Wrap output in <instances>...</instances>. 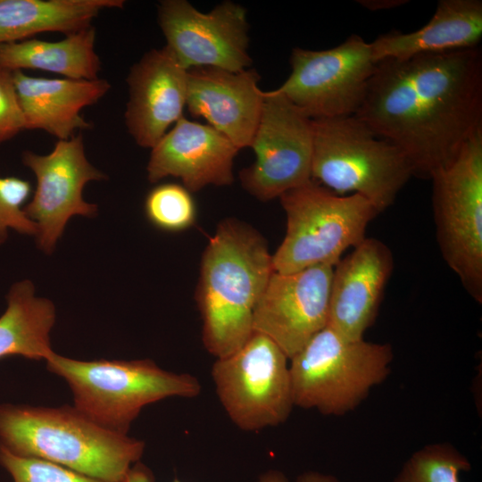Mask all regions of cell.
Instances as JSON below:
<instances>
[{"label":"cell","mask_w":482,"mask_h":482,"mask_svg":"<svg viewBox=\"0 0 482 482\" xmlns=\"http://www.w3.org/2000/svg\"><path fill=\"white\" fill-rule=\"evenodd\" d=\"M296 482H341L337 478L319 471H306L300 475Z\"/></svg>","instance_id":"cell-30"},{"label":"cell","mask_w":482,"mask_h":482,"mask_svg":"<svg viewBox=\"0 0 482 482\" xmlns=\"http://www.w3.org/2000/svg\"><path fill=\"white\" fill-rule=\"evenodd\" d=\"M0 445L101 480L121 482L145 443L107 429L74 407L0 404Z\"/></svg>","instance_id":"cell-3"},{"label":"cell","mask_w":482,"mask_h":482,"mask_svg":"<svg viewBox=\"0 0 482 482\" xmlns=\"http://www.w3.org/2000/svg\"><path fill=\"white\" fill-rule=\"evenodd\" d=\"M158 23L166 47L186 70L213 67L237 72L248 69L246 10L224 1L204 13L186 0H162Z\"/></svg>","instance_id":"cell-12"},{"label":"cell","mask_w":482,"mask_h":482,"mask_svg":"<svg viewBox=\"0 0 482 482\" xmlns=\"http://www.w3.org/2000/svg\"><path fill=\"white\" fill-rule=\"evenodd\" d=\"M253 69L233 72L213 67L187 71V107L194 117L227 137L239 150L250 147L264 101Z\"/></svg>","instance_id":"cell-18"},{"label":"cell","mask_w":482,"mask_h":482,"mask_svg":"<svg viewBox=\"0 0 482 482\" xmlns=\"http://www.w3.org/2000/svg\"><path fill=\"white\" fill-rule=\"evenodd\" d=\"M0 466L13 482H103L43 459L13 454L2 445Z\"/></svg>","instance_id":"cell-26"},{"label":"cell","mask_w":482,"mask_h":482,"mask_svg":"<svg viewBox=\"0 0 482 482\" xmlns=\"http://www.w3.org/2000/svg\"><path fill=\"white\" fill-rule=\"evenodd\" d=\"M355 116L431 179L482 129L480 49L378 62Z\"/></svg>","instance_id":"cell-1"},{"label":"cell","mask_w":482,"mask_h":482,"mask_svg":"<svg viewBox=\"0 0 482 482\" xmlns=\"http://www.w3.org/2000/svg\"><path fill=\"white\" fill-rule=\"evenodd\" d=\"M13 83L26 129H42L58 138L72 137L89 129L83 108L96 104L111 88L106 79H46L12 71Z\"/></svg>","instance_id":"cell-19"},{"label":"cell","mask_w":482,"mask_h":482,"mask_svg":"<svg viewBox=\"0 0 482 482\" xmlns=\"http://www.w3.org/2000/svg\"><path fill=\"white\" fill-rule=\"evenodd\" d=\"M275 272L263 237L235 219L222 220L201 260L195 300L205 349L221 358L253 333V313Z\"/></svg>","instance_id":"cell-2"},{"label":"cell","mask_w":482,"mask_h":482,"mask_svg":"<svg viewBox=\"0 0 482 482\" xmlns=\"http://www.w3.org/2000/svg\"><path fill=\"white\" fill-rule=\"evenodd\" d=\"M121 482H153L149 472L142 466L131 468ZM172 482H180L174 479ZM260 482H289L286 476L278 470H270L262 475Z\"/></svg>","instance_id":"cell-29"},{"label":"cell","mask_w":482,"mask_h":482,"mask_svg":"<svg viewBox=\"0 0 482 482\" xmlns=\"http://www.w3.org/2000/svg\"><path fill=\"white\" fill-rule=\"evenodd\" d=\"M288 360L257 332L234 353L216 359L212 367L216 394L238 428L259 431L287 420L295 406Z\"/></svg>","instance_id":"cell-9"},{"label":"cell","mask_w":482,"mask_h":482,"mask_svg":"<svg viewBox=\"0 0 482 482\" xmlns=\"http://www.w3.org/2000/svg\"><path fill=\"white\" fill-rule=\"evenodd\" d=\"M24 129L26 122L18 101L12 71L0 67V144Z\"/></svg>","instance_id":"cell-28"},{"label":"cell","mask_w":482,"mask_h":482,"mask_svg":"<svg viewBox=\"0 0 482 482\" xmlns=\"http://www.w3.org/2000/svg\"><path fill=\"white\" fill-rule=\"evenodd\" d=\"M45 361L49 371L68 383L75 409L122 434L147 404L174 396L194 398L201 393L196 377L165 370L149 359L87 362L53 352Z\"/></svg>","instance_id":"cell-4"},{"label":"cell","mask_w":482,"mask_h":482,"mask_svg":"<svg viewBox=\"0 0 482 482\" xmlns=\"http://www.w3.org/2000/svg\"><path fill=\"white\" fill-rule=\"evenodd\" d=\"M471 468L468 458L449 443L428 445L403 463L393 482H461Z\"/></svg>","instance_id":"cell-24"},{"label":"cell","mask_w":482,"mask_h":482,"mask_svg":"<svg viewBox=\"0 0 482 482\" xmlns=\"http://www.w3.org/2000/svg\"><path fill=\"white\" fill-rule=\"evenodd\" d=\"M290 64L275 90L311 120L355 115L377 66L370 43L355 34L327 50L295 47Z\"/></svg>","instance_id":"cell-10"},{"label":"cell","mask_w":482,"mask_h":482,"mask_svg":"<svg viewBox=\"0 0 482 482\" xmlns=\"http://www.w3.org/2000/svg\"><path fill=\"white\" fill-rule=\"evenodd\" d=\"M393 270V253L379 239L365 237L353 247L333 268L327 326L347 339H363Z\"/></svg>","instance_id":"cell-15"},{"label":"cell","mask_w":482,"mask_h":482,"mask_svg":"<svg viewBox=\"0 0 482 482\" xmlns=\"http://www.w3.org/2000/svg\"><path fill=\"white\" fill-rule=\"evenodd\" d=\"M312 127V179L337 195H359L380 213L413 176L403 153L355 115L314 119Z\"/></svg>","instance_id":"cell-5"},{"label":"cell","mask_w":482,"mask_h":482,"mask_svg":"<svg viewBox=\"0 0 482 482\" xmlns=\"http://www.w3.org/2000/svg\"><path fill=\"white\" fill-rule=\"evenodd\" d=\"M22 162L37 179L32 200L23 211L37 224V246L50 254L72 216L96 215L97 206L84 200L83 189L87 182L106 176L87 159L81 134L58 140L46 155L25 151Z\"/></svg>","instance_id":"cell-13"},{"label":"cell","mask_w":482,"mask_h":482,"mask_svg":"<svg viewBox=\"0 0 482 482\" xmlns=\"http://www.w3.org/2000/svg\"><path fill=\"white\" fill-rule=\"evenodd\" d=\"M436 241L466 292L482 303V129L431 177Z\"/></svg>","instance_id":"cell-8"},{"label":"cell","mask_w":482,"mask_h":482,"mask_svg":"<svg viewBox=\"0 0 482 482\" xmlns=\"http://www.w3.org/2000/svg\"><path fill=\"white\" fill-rule=\"evenodd\" d=\"M96 29L89 26L50 42L26 39L0 46V67L40 70L71 79H98L101 61L95 50Z\"/></svg>","instance_id":"cell-22"},{"label":"cell","mask_w":482,"mask_h":482,"mask_svg":"<svg viewBox=\"0 0 482 482\" xmlns=\"http://www.w3.org/2000/svg\"><path fill=\"white\" fill-rule=\"evenodd\" d=\"M482 37L480 0H441L430 21L408 33L389 32L370 43L376 63L478 46Z\"/></svg>","instance_id":"cell-20"},{"label":"cell","mask_w":482,"mask_h":482,"mask_svg":"<svg viewBox=\"0 0 482 482\" xmlns=\"http://www.w3.org/2000/svg\"><path fill=\"white\" fill-rule=\"evenodd\" d=\"M279 198L287 215L285 237L272 254L279 273L334 267L366 237L368 225L379 213L364 197L337 195L312 179Z\"/></svg>","instance_id":"cell-7"},{"label":"cell","mask_w":482,"mask_h":482,"mask_svg":"<svg viewBox=\"0 0 482 482\" xmlns=\"http://www.w3.org/2000/svg\"><path fill=\"white\" fill-rule=\"evenodd\" d=\"M393 357L389 344L350 340L327 326L289 359L294 405L344 415L387 378Z\"/></svg>","instance_id":"cell-6"},{"label":"cell","mask_w":482,"mask_h":482,"mask_svg":"<svg viewBox=\"0 0 482 482\" xmlns=\"http://www.w3.org/2000/svg\"><path fill=\"white\" fill-rule=\"evenodd\" d=\"M151 149L146 167L151 183L171 176L195 192L233 182L232 168L239 149L210 125L182 117Z\"/></svg>","instance_id":"cell-17"},{"label":"cell","mask_w":482,"mask_h":482,"mask_svg":"<svg viewBox=\"0 0 482 482\" xmlns=\"http://www.w3.org/2000/svg\"><path fill=\"white\" fill-rule=\"evenodd\" d=\"M333 266L274 272L253 313V332L292 358L328 325Z\"/></svg>","instance_id":"cell-14"},{"label":"cell","mask_w":482,"mask_h":482,"mask_svg":"<svg viewBox=\"0 0 482 482\" xmlns=\"http://www.w3.org/2000/svg\"><path fill=\"white\" fill-rule=\"evenodd\" d=\"M145 212L155 228L179 232L193 226L196 210L190 191L184 186L166 183L156 186L147 194Z\"/></svg>","instance_id":"cell-25"},{"label":"cell","mask_w":482,"mask_h":482,"mask_svg":"<svg viewBox=\"0 0 482 482\" xmlns=\"http://www.w3.org/2000/svg\"><path fill=\"white\" fill-rule=\"evenodd\" d=\"M124 4L123 0H0V46L44 32L68 35L91 26L103 10Z\"/></svg>","instance_id":"cell-21"},{"label":"cell","mask_w":482,"mask_h":482,"mask_svg":"<svg viewBox=\"0 0 482 482\" xmlns=\"http://www.w3.org/2000/svg\"><path fill=\"white\" fill-rule=\"evenodd\" d=\"M187 71L166 46L145 53L130 68L125 123L139 146L153 148L183 117Z\"/></svg>","instance_id":"cell-16"},{"label":"cell","mask_w":482,"mask_h":482,"mask_svg":"<svg viewBox=\"0 0 482 482\" xmlns=\"http://www.w3.org/2000/svg\"><path fill=\"white\" fill-rule=\"evenodd\" d=\"M30 194L29 181L15 176L0 177V245L6 241L9 229L20 234L37 235V224L22 207Z\"/></svg>","instance_id":"cell-27"},{"label":"cell","mask_w":482,"mask_h":482,"mask_svg":"<svg viewBox=\"0 0 482 482\" xmlns=\"http://www.w3.org/2000/svg\"><path fill=\"white\" fill-rule=\"evenodd\" d=\"M250 147L255 160L239 179L255 198L269 201L312 179V120L275 89L264 91Z\"/></svg>","instance_id":"cell-11"},{"label":"cell","mask_w":482,"mask_h":482,"mask_svg":"<svg viewBox=\"0 0 482 482\" xmlns=\"http://www.w3.org/2000/svg\"><path fill=\"white\" fill-rule=\"evenodd\" d=\"M6 302L0 316V359L16 355L46 360L54 352L50 344V331L55 322L54 303L37 297L29 280L14 283Z\"/></svg>","instance_id":"cell-23"}]
</instances>
